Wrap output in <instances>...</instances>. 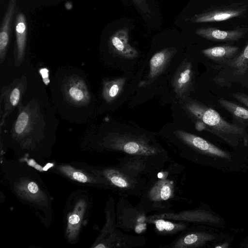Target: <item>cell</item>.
Masks as SVG:
<instances>
[{
	"label": "cell",
	"instance_id": "obj_1",
	"mask_svg": "<svg viewBox=\"0 0 248 248\" xmlns=\"http://www.w3.org/2000/svg\"><path fill=\"white\" fill-rule=\"evenodd\" d=\"M185 108L193 118L205 124L206 131L228 144L236 146L242 142L248 145V133L245 128L226 121L214 109L194 100L188 101Z\"/></svg>",
	"mask_w": 248,
	"mask_h": 248
},
{
	"label": "cell",
	"instance_id": "obj_2",
	"mask_svg": "<svg viewBox=\"0 0 248 248\" xmlns=\"http://www.w3.org/2000/svg\"><path fill=\"white\" fill-rule=\"evenodd\" d=\"M213 67L218 71L213 78L217 84L230 87L233 83H238L248 88V43L234 58Z\"/></svg>",
	"mask_w": 248,
	"mask_h": 248
},
{
	"label": "cell",
	"instance_id": "obj_3",
	"mask_svg": "<svg viewBox=\"0 0 248 248\" xmlns=\"http://www.w3.org/2000/svg\"><path fill=\"white\" fill-rule=\"evenodd\" d=\"M108 146L131 155H151L159 151L149 143L146 137L131 134H115L110 138Z\"/></svg>",
	"mask_w": 248,
	"mask_h": 248
},
{
	"label": "cell",
	"instance_id": "obj_4",
	"mask_svg": "<svg viewBox=\"0 0 248 248\" xmlns=\"http://www.w3.org/2000/svg\"><path fill=\"white\" fill-rule=\"evenodd\" d=\"M247 11L244 2L232 3L210 8L205 12L195 15L191 20L194 23L219 22L244 16Z\"/></svg>",
	"mask_w": 248,
	"mask_h": 248
},
{
	"label": "cell",
	"instance_id": "obj_5",
	"mask_svg": "<svg viewBox=\"0 0 248 248\" xmlns=\"http://www.w3.org/2000/svg\"><path fill=\"white\" fill-rule=\"evenodd\" d=\"M13 188L16 193L24 201L39 206H46L48 203L45 192L36 182L30 178H20L14 183Z\"/></svg>",
	"mask_w": 248,
	"mask_h": 248
},
{
	"label": "cell",
	"instance_id": "obj_6",
	"mask_svg": "<svg viewBox=\"0 0 248 248\" xmlns=\"http://www.w3.org/2000/svg\"><path fill=\"white\" fill-rule=\"evenodd\" d=\"M174 134L189 146L204 154L230 159V155L205 139L194 134L177 130Z\"/></svg>",
	"mask_w": 248,
	"mask_h": 248
},
{
	"label": "cell",
	"instance_id": "obj_7",
	"mask_svg": "<svg viewBox=\"0 0 248 248\" xmlns=\"http://www.w3.org/2000/svg\"><path fill=\"white\" fill-rule=\"evenodd\" d=\"M88 207L87 201L84 198L78 199L66 216L65 235L71 243L77 241Z\"/></svg>",
	"mask_w": 248,
	"mask_h": 248
},
{
	"label": "cell",
	"instance_id": "obj_8",
	"mask_svg": "<svg viewBox=\"0 0 248 248\" xmlns=\"http://www.w3.org/2000/svg\"><path fill=\"white\" fill-rule=\"evenodd\" d=\"M175 52L174 48H166L155 53L149 62L148 74L139 86L146 87L152 84L164 71Z\"/></svg>",
	"mask_w": 248,
	"mask_h": 248
},
{
	"label": "cell",
	"instance_id": "obj_9",
	"mask_svg": "<svg viewBox=\"0 0 248 248\" xmlns=\"http://www.w3.org/2000/svg\"><path fill=\"white\" fill-rule=\"evenodd\" d=\"M248 31V27H239L230 30H221L214 27L201 28L196 33L204 38L216 42H234L243 38Z\"/></svg>",
	"mask_w": 248,
	"mask_h": 248
},
{
	"label": "cell",
	"instance_id": "obj_10",
	"mask_svg": "<svg viewBox=\"0 0 248 248\" xmlns=\"http://www.w3.org/2000/svg\"><path fill=\"white\" fill-rule=\"evenodd\" d=\"M56 169L62 174L75 182L86 186H97L102 183L99 175L92 170L78 168L66 164H60L56 166Z\"/></svg>",
	"mask_w": 248,
	"mask_h": 248
},
{
	"label": "cell",
	"instance_id": "obj_11",
	"mask_svg": "<svg viewBox=\"0 0 248 248\" xmlns=\"http://www.w3.org/2000/svg\"><path fill=\"white\" fill-rule=\"evenodd\" d=\"M193 78L192 64L186 58L181 62L172 78V86L178 97H182L188 92L192 86Z\"/></svg>",
	"mask_w": 248,
	"mask_h": 248
},
{
	"label": "cell",
	"instance_id": "obj_12",
	"mask_svg": "<svg viewBox=\"0 0 248 248\" xmlns=\"http://www.w3.org/2000/svg\"><path fill=\"white\" fill-rule=\"evenodd\" d=\"M128 31L120 30L110 38L111 48L119 57L127 59H133L139 55L138 51L128 43Z\"/></svg>",
	"mask_w": 248,
	"mask_h": 248
},
{
	"label": "cell",
	"instance_id": "obj_13",
	"mask_svg": "<svg viewBox=\"0 0 248 248\" xmlns=\"http://www.w3.org/2000/svg\"><path fill=\"white\" fill-rule=\"evenodd\" d=\"M239 50L237 46L225 45L209 47L202 50L201 52L217 64H222L234 58Z\"/></svg>",
	"mask_w": 248,
	"mask_h": 248
},
{
	"label": "cell",
	"instance_id": "obj_14",
	"mask_svg": "<svg viewBox=\"0 0 248 248\" xmlns=\"http://www.w3.org/2000/svg\"><path fill=\"white\" fill-rule=\"evenodd\" d=\"M16 0H9L6 13L1 22L0 30V56L4 59L9 41L11 23L15 13Z\"/></svg>",
	"mask_w": 248,
	"mask_h": 248
},
{
	"label": "cell",
	"instance_id": "obj_15",
	"mask_svg": "<svg viewBox=\"0 0 248 248\" xmlns=\"http://www.w3.org/2000/svg\"><path fill=\"white\" fill-rule=\"evenodd\" d=\"M167 218L175 219H185L188 221L206 222L211 224H217L220 223L219 217L211 213L204 210H195L187 211L184 213H181L180 215L176 216L167 215Z\"/></svg>",
	"mask_w": 248,
	"mask_h": 248
},
{
	"label": "cell",
	"instance_id": "obj_16",
	"mask_svg": "<svg viewBox=\"0 0 248 248\" xmlns=\"http://www.w3.org/2000/svg\"><path fill=\"white\" fill-rule=\"evenodd\" d=\"M215 239L214 235L205 232L189 233L176 242L174 248L198 247Z\"/></svg>",
	"mask_w": 248,
	"mask_h": 248
},
{
	"label": "cell",
	"instance_id": "obj_17",
	"mask_svg": "<svg viewBox=\"0 0 248 248\" xmlns=\"http://www.w3.org/2000/svg\"><path fill=\"white\" fill-rule=\"evenodd\" d=\"M15 23L17 58L21 61L24 55L27 38L26 20L22 13L17 15Z\"/></svg>",
	"mask_w": 248,
	"mask_h": 248
},
{
	"label": "cell",
	"instance_id": "obj_18",
	"mask_svg": "<svg viewBox=\"0 0 248 248\" xmlns=\"http://www.w3.org/2000/svg\"><path fill=\"white\" fill-rule=\"evenodd\" d=\"M217 101L238 123L243 126L248 125V108L223 98H219Z\"/></svg>",
	"mask_w": 248,
	"mask_h": 248
},
{
	"label": "cell",
	"instance_id": "obj_19",
	"mask_svg": "<svg viewBox=\"0 0 248 248\" xmlns=\"http://www.w3.org/2000/svg\"><path fill=\"white\" fill-rule=\"evenodd\" d=\"M126 81L125 78L106 81L104 84L103 90L104 99L109 103L115 100L123 91Z\"/></svg>",
	"mask_w": 248,
	"mask_h": 248
},
{
	"label": "cell",
	"instance_id": "obj_20",
	"mask_svg": "<svg viewBox=\"0 0 248 248\" xmlns=\"http://www.w3.org/2000/svg\"><path fill=\"white\" fill-rule=\"evenodd\" d=\"M94 172L106 178L113 185L121 188H126L130 186L128 179L119 171L112 169H106L102 170H93Z\"/></svg>",
	"mask_w": 248,
	"mask_h": 248
},
{
	"label": "cell",
	"instance_id": "obj_21",
	"mask_svg": "<svg viewBox=\"0 0 248 248\" xmlns=\"http://www.w3.org/2000/svg\"><path fill=\"white\" fill-rule=\"evenodd\" d=\"M152 196L157 200H167L171 195L172 188L169 183L159 182L153 189Z\"/></svg>",
	"mask_w": 248,
	"mask_h": 248
},
{
	"label": "cell",
	"instance_id": "obj_22",
	"mask_svg": "<svg viewBox=\"0 0 248 248\" xmlns=\"http://www.w3.org/2000/svg\"><path fill=\"white\" fill-rule=\"evenodd\" d=\"M156 229L163 233L176 232L185 227L184 224H176L163 219H158L154 221Z\"/></svg>",
	"mask_w": 248,
	"mask_h": 248
},
{
	"label": "cell",
	"instance_id": "obj_23",
	"mask_svg": "<svg viewBox=\"0 0 248 248\" xmlns=\"http://www.w3.org/2000/svg\"><path fill=\"white\" fill-rule=\"evenodd\" d=\"M29 121V116L25 112H21L18 116L15 126V131L17 134H22L25 129Z\"/></svg>",
	"mask_w": 248,
	"mask_h": 248
},
{
	"label": "cell",
	"instance_id": "obj_24",
	"mask_svg": "<svg viewBox=\"0 0 248 248\" xmlns=\"http://www.w3.org/2000/svg\"><path fill=\"white\" fill-rule=\"evenodd\" d=\"M68 94L72 100L77 102H80L85 98V93L78 85H73L69 88Z\"/></svg>",
	"mask_w": 248,
	"mask_h": 248
},
{
	"label": "cell",
	"instance_id": "obj_25",
	"mask_svg": "<svg viewBox=\"0 0 248 248\" xmlns=\"http://www.w3.org/2000/svg\"><path fill=\"white\" fill-rule=\"evenodd\" d=\"M20 96V91L18 88H14L11 92L9 102L11 107L16 106L18 103Z\"/></svg>",
	"mask_w": 248,
	"mask_h": 248
},
{
	"label": "cell",
	"instance_id": "obj_26",
	"mask_svg": "<svg viewBox=\"0 0 248 248\" xmlns=\"http://www.w3.org/2000/svg\"><path fill=\"white\" fill-rule=\"evenodd\" d=\"M232 97L248 108V94L243 93H234Z\"/></svg>",
	"mask_w": 248,
	"mask_h": 248
},
{
	"label": "cell",
	"instance_id": "obj_27",
	"mask_svg": "<svg viewBox=\"0 0 248 248\" xmlns=\"http://www.w3.org/2000/svg\"><path fill=\"white\" fill-rule=\"evenodd\" d=\"M137 5L145 12L147 9V6L145 0H134Z\"/></svg>",
	"mask_w": 248,
	"mask_h": 248
},
{
	"label": "cell",
	"instance_id": "obj_28",
	"mask_svg": "<svg viewBox=\"0 0 248 248\" xmlns=\"http://www.w3.org/2000/svg\"><path fill=\"white\" fill-rule=\"evenodd\" d=\"M195 128L198 131L206 130V126L205 124L203 123L198 120H196L195 123Z\"/></svg>",
	"mask_w": 248,
	"mask_h": 248
}]
</instances>
